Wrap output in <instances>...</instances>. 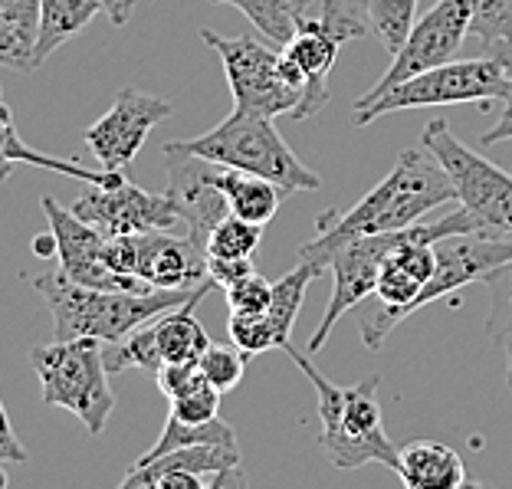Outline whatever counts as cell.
<instances>
[{"instance_id":"obj_1","label":"cell","mask_w":512,"mask_h":489,"mask_svg":"<svg viewBox=\"0 0 512 489\" xmlns=\"http://www.w3.org/2000/svg\"><path fill=\"white\" fill-rule=\"evenodd\" d=\"M457 201L453 181L440 158L424 145L404 148L398 165L375 184L352 211L345 214H322L316 240L302 243L299 260H309L325 270V256H329L339 243L371 234H394L424 220L434 207Z\"/></svg>"},{"instance_id":"obj_2","label":"cell","mask_w":512,"mask_h":489,"mask_svg":"<svg viewBox=\"0 0 512 489\" xmlns=\"http://www.w3.org/2000/svg\"><path fill=\"white\" fill-rule=\"evenodd\" d=\"M217 283L204 279L191 289H89L76 279H69L63 270L43 273L33 279V289L46 299L53 312V339H99L119 342L138 325L165 316L171 309H181L188 302H201Z\"/></svg>"},{"instance_id":"obj_3","label":"cell","mask_w":512,"mask_h":489,"mask_svg":"<svg viewBox=\"0 0 512 489\" xmlns=\"http://www.w3.org/2000/svg\"><path fill=\"white\" fill-rule=\"evenodd\" d=\"M283 352L293 358L296 368L312 381L319 398V421H322V453L329 457L335 470H358L365 463H381V467H398V447L391 444L384 430L381 404H378V384L381 375H368L352 388H342L322 375L312 365L309 355L296 352L286 345Z\"/></svg>"},{"instance_id":"obj_4","label":"cell","mask_w":512,"mask_h":489,"mask_svg":"<svg viewBox=\"0 0 512 489\" xmlns=\"http://www.w3.org/2000/svg\"><path fill=\"white\" fill-rule=\"evenodd\" d=\"M30 368L40 381L43 404L63 407L99 437L115 411V394L109 388L106 342L99 339H53L30 352Z\"/></svg>"},{"instance_id":"obj_5","label":"cell","mask_w":512,"mask_h":489,"mask_svg":"<svg viewBox=\"0 0 512 489\" xmlns=\"http://www.w3.org/2000/svg\"><path fill=\"white\" fill-rule=\"evenodd\" d=\"M181 151L197 158H207L214 165L240 168L260 178L276 181L279 188L293 191H319L322 178L312 168H306L296 158V151L283 142L276 132L273 119L250 112H230L224 122L211 132L188 138V142H174Z\"/></svg>"},{"instance_id":"obj_6","label":"cell","mask_w":512,"mask_h":489,"mask_svg":"<svg viewBox=\"0 0 512 489\" xmlns=\"http://www.w3.org/2000/svg\"><path fill=\"white\" fill-rule=\"evenodd\" d=\"M201 40L220 56L234 92V112L250 115H293L306 96V76L283 50H273L256 37H224L211 27L201 30Z\"/></svg>"},{"instance_id":"obj_7","label":"cell","mask_w":512,"mask_h":489,"mask_svg":"<svg viewBox=\"0 0 512 489\" xmlns=\"http://www.w3.org/2000/svg\"><path fill=\"white\" fill-rule=\"evenodd\" d=\"M512 96V73L496 63L493 56L476 60H450L427 73H417L404 83L391 86L365 109H352L355 125H371L381 115L401 109H427V106H460V102H493Z\"/></svg>"},{"instance_id":"obj_8","label":"cell","mask_w":512,"mask_h":489,"mask_svg":"<svg viewBox=\"0 0 512 489\" xmlns=\"http://www.w3.org/2000/svg\"><path fill=\"white\" fill-rule=\"evenodd\" d=\"M368 33V17H362L345 0H319L306 17L299 20L293 40L283 46V53L306 76V96L293 112L296 122H306L319 115L329 102V73L339 50L348 40H358Z\"/></svg>"},{"instance_id":"obj_9","label":"cell","mask_w":512,"mask_h":489,"mask_svg":"<svg viewBox=\"0 0 512 489\" xmlns=\"http://www.w3.org/2000/svg\"><path fill=\"white\" fill-rule=\"evenodd\" d=\"M421 145L430 148L447 168L453 191L463 211L476 217L483 230L512 234V174L493 165L490 158L476 155L457 135L450 132L447 119H434L424 125Z\"/></svg>"},{"instance_id":"obj_10","label":"cell","mask_w":512,"mask_h":489,"mask_svg":"<svg viewBox=\"0 0 512 489\" xmlns=\"http://www.w3.org/2000/svg\"><path fill=\"white\" fill-rule=\"evenodd\" d=\"M470 20H473V0H437L424 17L414 20L411 33H407L401 43V50L391 53L394 56L391 66L384 69V76L378 83L355 102V109L371 106L378 96H384L391 86L404 83V79L457 60L460 46L470 33Z\"/></svg>"},{"instance_id":"obj_11","label":"cell","mask_w":512,"mask_h":489,"mask_svg":"<svg viewBox=\"0 0 512 489\" xmlns=\"http://www.w3.org/2000/svg\"><path fill=\"white\" fill-rule=\"evenodd\" d=\"M73 214L102 230L106 237L148 234V230H181L184 207L171 191L151 194L122 174L112 184H89L73 204Z\"/></svg>"},{"instance_id":"obj_12","label":"cell","mask_w":512,"mask_h":489,"mask_svg":"<svg viewBox=\"0 0 512 489\" xmlns=\"http://www.w3.org/2000/svg\"><path fill=\"white\" fill-rule=\"evenodd\" d=\"M404 237V230L394 234H371V237H355L339 243L329 256H325V270L332 273V299L325 306V316L319 322V329L309 339V355H316L319 348L329 342L332 329L339 325L345 312L358 309L362 302L375 296L381 263L388 260V253L398 247Z\"/></svg>"},{"instance_id":"obj_13","label":"cell","mask_w":512,"mask_h":489,"mask_svg":"<svg viewBox=\"0 0 512 489\" xmlns=\"http://www.w3.org/2000/svg\"><path fill=\"white\" fill-rule=\"evenodd\" d=\"M40 207L46 220H50V230L56 237V260H60V270L83 283L89 289H135V293H145L148 286L142 276H122L115 273L112 266L102 260V247H106V234L86 224L83 217L73 214V207L56 204V197L43 194Z\"/></svg>"},{"instance_id":"obj_14","label":"cell","mask_w":512,"mask_h":489,"mask_svg":"<svg viewBox=\"0 0 512 489\" xmlns=\"http://www.w3.org/2000/svg\"><path fill=\"white\" fill-rule=\"evenodd\" d=\"M174 106L168 99L151 96V92L125 86L115 96V106L102 115V119L86 128V145L92 158L106 171H122L128 161L138 158L148 132L161 119H168Z\"/></svg>"},{"instance_id":"obj_15","label":"cell","mask_w":512,"mask_h":489,"mask_svg":"<svg viewBox=\"0 0 512 489\" xmlns=\"http://www.w3.org/2000/svg\"><path fill=\"white\" fill-rule=\"evenodd\" d=\"M138 276L155 289H191L204 283L211 279L204 243L178 230L138 234Z\"/></svg>"},{"instance_id":"obj_16","label":"cell","mask_w":512,"mask_h":489,"mask_svg":"<svg viewBox=\"0 0 512 489\" xmlns=\"http://www.w3.org/2000/svg\"><path fill=\"white\" fill-rule=\"evenodd\" d=\"M227 470H240V447L230 444H191V447H178L171 453H161L158 460L145 463V467H132L122 476L125 489H151V483L158 480L161 473H197L207 476V489H214L217 476Z\"/></svg>"},{"instance_id":"obj_17","label":"cell","mask_w":512,"mask_h":489,"mask_svg":"<svg viewBox=\"0 0 512 489\" xmlns=\"http://www.w3.org/2000/svg\"><path fill=\"white\" fill-rule=\"evenodd\" d=\"M394 473L401 476L407 489H460L470 486V476L463 470L460 453L437 444V440H414L398 450V467Z\"/></svg>"},{"instance_id":"obj_18","label":"cell","mask_w":512,"mask_h":489,"mask_svg":"<svg viewBox=\"0 0 512 489\" xmlns=\"http://www.w3.org/2000/svg\"><path fill=\"white\" fill-rule=\"evenodd\" d=\"M14 165H33V168H43V171H53V174H69V178L83 181V184H112L122 178V171H89L76 161H63V158H53V155H43V151L23 145V138L17 135V125H14V112L4 102V89H0V184L10 181L14 174Z\"/></svg>"},{"instance_id":"obj_19","label":"cell","mask_w":512,"mask_h":489,"mask_svg":"<svg viewBox=\"0 0 512 489\" xmlns=\"http://www.w3.org/2000/svg\"><path fill=\"white\" fill-rule=\"evenodd\" d=\"M211 178L217 184V191L227 197L230 214L253 220V224H263V227L276 217L279 204H283V197L289 194L286 188H279L276 181L260 178V174H250V171H240V168L214 165Z\"/></svg>"},{"instance_id":"obj_20","label":"cell","mask_w":512,"mask_h":489,"mask_svg":"<svg viewBox=\"0 0 512 489\" xmlns=\"http://www.w3.org/2000/svg\"><path fill=\"white\" fill-rule=\"evenodd\" d=\"M102 10L99 0H40V30L33 56L43 66L60 46L76 37L79 30H86L96 14Z\"/></svg>"},{"instance_id":"obj_21","label":"cell","mask_w":512,"mask_h":489,"mask_svg":"<svg viewBox=\"0 0 512 489\" xmlns=\"http://www.w3.org/2000/svg\"><path fill=\"white\" fill-rule=\"evenodd\" d=\"M197 302H188L181 309H171L165 316L155 319L158 335V355L165 365H184V362H201V355L211 348V335L194 316Z\"/></svg>"},{"instance_id":"obj_22","label":"cell","mask_w":512,"mask_h":489,"mask_svg":"<svg viewBox=\"0 0 512 489\" xmlns=\"http://www.w3.org/2000/svg\"><path fill=\"white\" fill-rule=\"evenodd\" d=\"M211 4L237 7L266 40L283 50V46L293 40L299 20L306 17L319 0H211Z\"/></svg>"},{"instance_id":"obj_23","label":"cell","mask_w":512,"mask_h":489,"mask_svg":"<svg viewBox=\"0 0 512 489\" xmlns=\"http://www.w3.org/2000/svg\"><path fill=\"white\" fill-rule=\"evenodd\" d=\"M322 273H325L322 266L309 263V260H299V266L293 273H286L283 279H276L273 283V299H270V306H266V319H270V325H273L279 348L289 345V332H293L302 302H306V289H309L312 279L322 276Z\"/></svg>"},{"instance_id":"obj_24","label":"cell","mask_w":512,"mask_h":489,"mask_svg":"<svg viewBox=\"0 0 512 489\" xmlns=\"http://www.w3.org/2000/svg\"><path fill=\"white\" fill-rule=\"evenodd\" d=\"M191 444H230V447H240L237 440V430L230 427L227 421H220V414L214 421H204V424H188V421H178L174 414H168V424L161 430V437L155 440V447L148 453H142L132 467H145V463L158 460L161 453H171L178 447H191Z\"/></svg>"},{"instance_id":"obj_25","label":"cell","mask_w":512,"mask_h":489,"mask_svg":"<svg viewBox=\"0 0 512 489\" xmlns=\"http://www.w3.org/2000/svg\"><path fill=\"white\" fill-rule=\"evenodd\" d=\"M470 33L483 43V56L512 73V0H473Z\"/></svg>"},{"instance_id":"obj_26","label":"cell","mask_w":512,"mask_h":489,"mask_svg":"<svg viewBox=\"0 0 512 489\" xmlns=\"http://www.w3.org/2000/svg\"><path fill=\"white\" fill-rule=\"evenodd\" d=\"M486 293H490V309H486V335L503 348L506 355V384L512 388V260L486 276Z\"/></svg>"},{"instance_id":"obj_27","label":"cell","mask_w":512,"mask_h":489,"mask_svg":"<svg viewBox=\"0 0 512 489\" xmlns=\"http://www.w3.org/2000/svg\"><path fill=\"white\" fill-rule=\"evenodd\" d=\"M161 355H158V335H155V319L138 325L135 332H128L125 339L106 345V368L109 371H125V368H142L158 375L161 371Z\"/></svg>"},{"instance_id":"obj_28","label":"cell","mask_w":512,"mask_h":489,"mask_svg":"<svg viewBox=\"0 0 512 489\" xmlns=\"http://www.w3.org/2000/svg\"><path fill=\"white\" fill-rule=\"evenodd\" d=\"M368 27L384 43V50L398 53L404 37L417 20V0H362Z\"/></svg>"},{"instance_id":"obj_29","label":"cell","mask_w":512,"mask_h":489,"mask_svg":"<svg viewBox=\"0 0 512 489\" xmlns=\"http://www.w3.org/2000/svg\"><path fill=\"white\" fill-rule=\"evenodd\" d=\"M263 240V224L227 214L207 237V256H224V260H243L253 256Z\"/></svg>"},{"instance_id":"obj_30","label":"cell","mask_w":512,"mask_h":489,"mask_svg":"<svg viewBox=\"0 0 512 489\" xmlns=\"http://www.w3.org/2000/svg\"><path fill=\"white\" fill-rule=\"evenodd\" d=\"M227 332H230V342H234L247 358H256V355L279 348L276 332H273L270 319H266V312H250V316L247 312H230Z\"/></svg>"},{"instance_id":"obj_31","label":"cell","mask_w":512,"mask_h":489,"mask_svg":"<svg viewBox=\"0 0 512 489\" xmlns=\"http://www.w3.org/2000/svg\"><path fill=\"white\" fill-rule=\"evenodd\" d=\"M250 358L240 352L237 345H211L207 352L201 355V375L214 384V388L220 394H227V391H234L240 378H243V368H247Z\"/></svg>"},{"instance_id":"obj_32","label":"cell","mask_w":512,"mask_h":489,"mask_svg":"<svg viewBox=\"0 0 512 489\" xmlns=\"http://www.w3.org/2000/svg\"><path fill=\"white\" fill-rule=\"evenodd\" d=\"M224 296H227L230 312H247V316L250 312H266V306H270V299H273V283H266V279L253 270L250 276L237 279L234 286H227Z\"/></svg>"},{"instance_id":"obj_33","label":"cell","mask_w":512,"mask_h":489,"mask_svg":"<svg viewBox=\"0 0 512 489\" xmlns=\"http://www.w3.org/2000/svg\"><path fill=\"white\" fill-rule=\"evenodd\" d=\"M0 66L17 69V73H33V69H40L37 56H33V43L20 37L4 10H0Z\"/></svg>"},{"instance_id":"obj_34","label":"cell","mask_w":512,"mask_h":489,"mask_svg":"<svg viewBox=\"0 0 512 489\" xmlns=\"http://www.w3.org/2000/svg\"><path fill=\"white\" fill-rule=\"evenodd\" d=\"M168 404H171V414L178 417V421L204 424V421H214V417H217L220 391L214 388V384H201V388H194L191 394H184V398H174Z\"/></svg>"},{"instance_id":"obj_35","label":"cell","mask_w":512,"mask_h":489,"mask_svg":"<svg viewBox=\"0 0 512 489\" xmlns=\"http://www.w3.org/2000/svg\"><path fill=\"white\" fill-rule=\"evenodd\" d=\"M201 384H211V381L201 375V365H197V362L161 365V371H158V388H161V394H165L168 401L184 398V394H191L194 388H201Z\"/></svg>"},{"instance_id":"obj_36","label":"cell","mask_w":512,"mask_h":489,"mask_svg":"<svg viewBox=\"0 0 512 489\" xmlns=\"http://www.w3.org/2000/svg\"><path fill=\"white\" fill-rule=\"evenodd\" d=\"M102 260H106L115 273L138 276V234L106 237V247H102Z\"/></svg>"},{"instance_id":"obj_37","label":"cell","mask_w":512,"mask_h":489,"mask_svg":"<svg viewBox=\"0 0 512 489\" xmlns=\"http://www.w3.org/2000/svg\"><path fill=\"white\" fill-rule=\"evenodd\" d=\"M0 10L7 20L14 23L17 33L27 43L37 46V30H40V0H0Z\"/></svg>"},{"instance_id":"obj_38","label":"cell","mask_w":512,"mask_h":489,"mask_svg":"<svg viewBox=\"0 0 512 489\" xmlns=\"http://www.w3.org/2000/svg\"><path fill=\"white\" fill-rule=\"evenodd\" d=\"M207 273H211V279L220 286H234L237 279L250 276L253 273V256H243V260H224V256H207Z\"/></svg>"},{"instance_id":"obj_39","label":"cell","mask_w":512,"mask_h":489,"mask_svg":"<svg viewBox=\"0 0 512 489\" xmlns=\"http://www.w3.org/2000/svg\"><path fill=\"white\" fill-rule=\"evenodd\" d=\"M0 463H30V453L14 434V424H10V417L4 411V401H0Z\"/></svg>"},{"instance_id":"obj_40","label":"cell","mask_w":512,"mask_h":489,"mask_svg":"<svg viewBox=\"0 0 512 489\" xmlns=\"http://www.w3.org/2000/svg\"><path fill=\"white\" fill-rule=\"evenodd\" d=\"M506 106H503V115L496 119V125L490 128V132H483V145L490 148L496 142H506V138H512V96L503 99Z\"/></svg>"},{"instance_id":"obj_41","label":"cell","mask_w":512,"mask_h":489,"mask_svg":"<svg viewBox=\"0 0 512 489\" xmlns=\"http://www.w3.org/2000/svg\"><path fill=\"white\" fill-rule=\"evenodd\" d=\"M99 4L109 14V20L115 23V27H125L128 17L135 14V0H99Z\"/></svg>"},{"instance_id":"obj_42","label":"cell","mask_w":512,"mask_h":489,"mask_svg":"<svg viewBox=\"0 0 512 489\" xmlns=\"http://www.w3.org/2000/svg\"><path fill=\"white\" fill-rule=\"evenodd\" d=\"M33 250H37V256H56V237H53V230L46 237L33 240Z\"/></svg>"},{"instance_id":"obj_43","label":"cell","mask_w":512,"mask_h":489,"mask_svg":"<svg viewBox=\"0 0 512 489\" xmlns=\"http://www.w3.org/2000/svg\"><path fill=\"white\" fill-rule=\"evenodd\" d=\"M7 483H10V480H7V473H4V467H0V489H7Z\"/></svg>"}]
</instances>
